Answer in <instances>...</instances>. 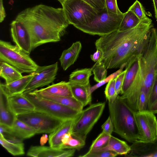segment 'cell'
<instances>
[{
  "label": "cell",
  "instance_id": "obj_1",
  "mask_svg": "<svg viewBox=\"0 0 157 157\" xmlns=\"http://www.w3.org/2000/svg\"><path fill=\"white\" fill-rule=\"evenodd\" d=\"M152 22L148 17L132 29L101 36L95 44L102 56L95 64L102 63L107 69L120 68L132 56L140 54L153 27Z\"/></svg>",
  "mask_w": 157,
  "mask_h": 157
},
{
  "label": "cell",
  "instance_id": "obj_2",
  "mask_svg": "<svg viewBox=\"0 0 157 157\" xmlns=\"http://www.w3.org/2000/svg\"><path fill=\"white\" fill-rule=\"evenodd\" d=\"M15 20L28 32L32 50L43 44L60 41L70 25L62 8L43 4L26 8L18 14Z\"/></svg>",
  "mask_w": 157,
  "mask_h": 157
},
{
  "label": "cell",
  "instance_id": "obj_3",
  "mask_svg": "<svg viewBox=\"0 0 157 157\" xmlns=\"http://www.w3.org/2000/svg\"><path fill=\"white\" fill-rule=\"evenodd\" d=\"M108 107L113 132L130 143L139 140L140 135L135 116L136 111L119 95L114 100L108 101Z\"/></svg>",
  "mask_w": 157,
  "mask_h": 157
},
{
  "label": "cell",
  "instance_id": "obj_4",
  "mask_svg": "<svg viewBox=\"0 0 157 157\" xmlns=\"http://www.w3.org/2000/svg\"><path fill=\"white\" fill-rule=\"evenodd\" d=\"M143 85L142 90L149 99L155 80L157 63V31L152 28L148 39L140 54Z\"/></svg>",
  "mask_w": 157,
  "mask_h": 157
},
{
  "label": "cell",
  "instance_id": "obj_5",
  "mask_svg": "<svg viewBox=\"0 0 157 157\" xmlns=\"http://www.w3.org/2000/svg\"><path fill=\"white\" fill-rule=\"evenodd\" d=\"M124 13H114L106 7L97 10L95 18L86 24L75 27L83 32L92 35L102 36L118 29Z\"/></svg>",
  "mask_w": 157,
  "mask_h": 157
},
{
  "label": "cell",
  "instance_id": "obj_6",
  "mask_svg": "<svg viewBox=\"0 0 157 157\" xmlns=\"http://www.w3.org/2000/svg\"><path fill=\"white\" fill-rule=\"evenodd\" d=\"M0 61L10 64L22 74L33 73L39 67L17 45L2 40L0 41Z\"/></svg>",
  "mask_w": 157,
  "mask_h": 157
},
{
  "label": "cell",
  "instance_id": "obj_7",
  "mask_svg": "<svg viewBox=\"0 0 157 157\" xmlns=\"http://www.w3.org/2000/svg\"><path fill=\"white\" fill-rule=\"evenodd\" d=\"M105 106V103L91 104L83 110L73 123L71 133L72 136L85 141L87 136L100 119Z\"/></svg>",
  "mask_w": 157,
  "mask_h": 157
},
{
  "label": "cell",
  "instance_id": "obj_8",
  "mask_svg": "<svg viewBox=\"0 0 157 157\" xmlns=\"http://www.w3.org/2000/svg\"><path fill=\"white\" fill-rule=\"evenodd\" d=\"M24 94L34 105L35 110L44 112L63 121L75 120L81 113L41 97L33 92Z\"/></svg>",
  "mask_w": 157,
  "mask_h": 157
},
{
  "label": "cell",
  "instance_id": "obj_9",
  "mask_svg": "<svg viewBox=\"0 0 157 157\" xmlns=\"http://www.w3.org/2000/svg\"><path fill=\"white\" fill-rule=\"evenodd\" d=\"M62 5L67 21L74 27L90 23L97 14V10L82 0H67Z\"/></svg>",
  "mask_w": 157,
  "mask_h": 157
},
{
  "label": "cell",
  "instance_id": "obj_10",
  "mask_svg": "<svg viewBox=\"0 0 157 157\" xmlns=\"http://www.w3.org/2000/svg\"><path fill=\"white\" fill-rule=\"evenodd\" d=\"M16 117L34 128L36 134L50 133L64 121L44 112L35 110Z\"/></svg>",
  "mask_w": 157,
  "mask_h": 157
},
{
  "label": "cell",
  "instance_id": "obj_11",
  "mask_svg": "<svg viewBox=\"0 0 157 157\" xmlns=\"http://www.w3.org/2000/svg\"><path fill=\"white\" fill-rule=\"evenodd\" d=\"M58 69L57 62L51 65L39 66L35 71L32 73V77L23 93L32 92L38 88L52 83L56 78Z\"/></svg>",
  "mask_w": 157,
  "mask_h": 157
},
{
  "label": "cell",
  "instance_id": "obj_12",
  "mask_svg": "<svg viewBox=\"0 0 157 157\" xmlns=\"http://www.w3.org/2000/svg\"><path fill=\"white\" fill-rule=\"evenodd\" d=\"M135 116L140 132L139 140L149 141L157 136V120L155 114L149 110L137 111Z\"/></svg>",
  "mask_w": 157,
  "mask_h": 157
},
{
  "label": "cell",
  "instance_id": "obj_13",
  "mask_svg": "<svg viewBox=\"0 0 157 157\" xmlns=\"http://www.w3.org/2000/svg\"><path fill=\"white\" fill-rule=\"evenodd\" d=\"M11 34L16 45L26 53L29 54L32 50L31 39L25 26L15 20L10 24Z\"/></svg>",
  "mask_w": 157,
  "mask_h": 157
},
{
  "label": "cell",
  "instance_id": "obj_14",
  "mask_svg": "<svg viewBox=\"0 0 157 157\" xmlns=\"http://www.w3.org/2000/svg\"><path fill=\"white\" fill-rule=\"evenodd\" d=\"M130 146V151L126 156L157 157V136L149 141L137 140Z\"/></svg>",
  "mask_w": 157,
  "mask_h": 157
},
{
  "label": "cell",
  "instance_id": "obj_15",
  "mask_svg": "<svg viewBox=\"0 0 157 157\" xmlns=\"http://www.w3.org/2000/svg\"><path fill=\"white\" fill-rule=\"evenodd\" d=\"M7 99L11 110L16 116L35 110L34 105L23 93L7 96Z\"/></svg>",
  "mask_w": 157,
  "mask_h": 157
},
{
  "label": "cell",
  "instance_id": "obj_16",
  "mask_svg": "<svg viewBox=\"0 0 157 157\" xmlns=\"http://www.w3.org/2000/svg\"><path fill=\"white\" fill-rule=\"evenodd\" d=\"M75 151V149L65 150L55 149L50 146H35L30 147L27 155L36 157H70L74 155Z\"/></svg>",
  "mask_w": 157,
  "mask_h": 157
},
{
  "label": "cell",
  "instance_id": "obj_17",
  "mask_svg": "<svg viewBox=\"0 0 157 157\" xmlns=\"http://www.w3.org/2000/svg\"><path fill=\"white\" fill-rule=\"evenodd\" d=\"M143 85L140 67L134 82L127 91L121 96L129 106L136 111H138V103Z\"/></svg>",
  "mask_w": 157,
  "mask_h": 157
},
{
  "label": "cell",
  "instance_id": "obj_18",
  "mask_svg": "<svg viewBox=\"0 0 157 157\" xmlns=\"http://www.w3.org/2000/svg\"><path fill=\"white\" fill-rule=\"evenodd\" d=\"M75 119L64 121L54 131L50 133L48 139L50 146L55 149H63V145L61 141L62 138L65 133L71 132Z\"/></svg>",
  "mask_w": 157,
  "mask_h": 157
},
{
  "label": "cell",
  "instance_id": "obj_19",
  "mask_svg": "<svg viewBox=\"0 0 157 157\" xmlns=\"http://www.w3.org/2000/svg\"><path fill=\"white\" fill-rule=\"evenodd\" d=\"M35 94L45 98L71 108L81 112L84 107L83 105L73 97H64L50 94L40 89L32 91Z\"/></svg>",
  "mask_w": 157,
  "mask_h": 157
},
{
  "label": "cell",
  "instance_id": "obj_20",
  "mask_svg": "<svg viewBox=\"0 0 157 157\" xmlns=\"http://www.w3.org/2000/svg\"><path fill=\"white\" fill-rule=\"evenodd\" d=\"M82 48L81 42L78 41L73 43L70 48L63 51L59 60L64 70H67L76 61Z\"/></svg>",
  "mask_w": 157,
  "mask_h": 157
},
{
  "label": "cell",
  "instance_id": "obj_21",
  "mask_svg": "<svg viewBox=\"0 0 157 157\" xmlns=\"http://www.w3.org/2000/svg\"><path fill=\"white\" fill-rule=\"evenodd\" d=\"M33 75L30 74L23 76L21 78L8 84H0V88L7 96L23 93L25 88L31 79Z\"/></svg>",
  "mask_w": 157,
  "mask_h": 157
},
{
  "label": "cell",
  "instance_id": "obj_22",
  "mask_svg": "<svg viewBox=\"0 0 157 157\" xmlns=\"http://www.w3.org/2000/svg\"><path fill=\"white\" fill-rule=\"evenodd\" d=\"M131 150L130 146L127 143L115 137L111 136L108 144L103 147L89 151L88 152L112 151L118 155H125L128 154Z\"/></svg>",
  "mask_w": 157,
  "mask_h": 157
},
{
  "label": "cell",
  "instance_id": "obj_23",
  "mask_svg": "<svg viewBox=\"0 0 157 157\" xmlns=\"http://www.w3.org/2000/svg\"><path fill=\"white\" fill-rule=\"evenodd\" d=\"M12 135L17 138L23 140L30 138L36 134V130L21 121L17 117L11 128Z\"/></svg>",
  "mask_w": 157,
  "mask_h": 157
},
{
  "label": "cell",
  "instance_id": "obj_24",
  "mask_svg": "<svg viewBox=\"0 0 157 157\" xmlns=\"http://www.w3.org/2000/svg\"><path fill=\"white\" fill-rule=\"evenodd\" d=\"M70 85L74 98L81 102L84 107L90 105L92 93L90 83L86 85L70 84Z\"/></svg>",
  "mask_w": 157,
  "mask_h": 157
},
{
  "label": "cell",
  "instance_id": "obj_25",
  "mask_svg": "<svg viewBox=\"0 0 157 157\" xmlns=\"http://www.w3.org/2000/svg\"><path fill=\"white\" fill-rule=\"evenodd\" d=\"M7 96L0 90V124L11 127L16 116L9 106Z\"/></svg>",
  "mask_w": 157,
  "mask_h": 157
},
{
  "label": "cell",
  "instance_id": "obj_26",
  "mask_svg": "<svg viewBox=\"0 0 157 157\" xmlns=\"http://www.w3.org/2000/svg\"><path fill=\"white\" fill-rule=\"evenodd\" d=\"M40 90L50 94L60 96L73 97L69 82L62 81Z\"/></svg>",
  "mask_w": 157,
  "mask_h": 157
},
{
  "label": "cell",
  "instance_id": "obj_27",
  "mask_svg": "<svg viewBox=\"0 0 157 157\" xmlns=\"http://www.w3.org/2000/svg\"><path fill=\"white\" fill-rule=\"evenodd\" d=\"M0 143L2 147L13 155H22L25 154L24 145L21 140L18 139H6L0 136Z\"/></svg>",
  "mask_w": 157,
  "mask_h": 157
},
{
  "label": "cell",
  "instance_id": "obj_28",
  "mask_svg": "<svg viewBox=\"0 0 157 157\" xmlns=\"http://www.w3.org/2000/svg\"><path fill=\"white\" fill-rule=\"evenodd\" d=\"M0 76L9 84L21 78L23 76L20 72L10 64L0 61Z\"/></svg>",
  "mask_w": 157,
  "mask_h": 157
},
{
  "label": "cell",
  "instance_id": "obj_29",
  "mask_svg": "<svg viewBox=\"0 0 157 157\" xmlns=\"http://www.w3.org/2000/svg\"><path fill=\"white\" fill-rule=\"evenodd\" d=\"M92 68L76 70L69 76L70 84L86 85L90 83V78L92 75Z\"/></svg>",
  "mask_w": 157,
  "mask_h": 157
},
{
  "label": "cell",
  "instance_id": "obj_30",
  "mask_svg": "<svg viewBox=\"0 0 157 157\" xmlns=\"http://www.w3.org/2000/svg\"><path fill=\"white\" fill-rule=\"evenodd\" d=\"M141 21L132 11L128 9L125 13L118 30L122 31L132 29L137 26Z\"/></svg>",
  "mask_w": 157,
  "mask_h": 157
},
{
  "label": "cell",
  "instance_id": "obj_31",
  "mask_svg": "<svg viewBox=\"0 0 157 157\" xmlns=\"http://www.w3.org/2000/svg\"><path fill=\"white\" fill-rule=\"evenodd\" d=\"M111 135L102 131L93 141L89 151L101 148L105 146L109 142Z\"/></svg>",
  "mask_w": 157,
  "mask_h": 157
},
{
  "label": "cell",
  "instance_id": "obj_32",
  "mask_svg": "<svg viewBox=\"0 0 157 157\" xmlns=\"http://www.w3.org/2000/svg\"><path fill=\"white\" fill-rule=\"evenodd\" d=\"M92 68L94 79L96 82H99L106 77L107 69L102 63L94 64Z\"/></svg>",
  "mask_w": 157,
  "mask_h": 157
},
{
  "label": "cell",
  "instance_id": "obj_33",
  "mask_svg": "<svg viewBox=\"0 0 157 157\" xmlns=\"http://www.w3.org/2000/svg\"><path fill=\"white\" fill-rule=\"evenodd\" d=\"M115 80V78L110 80L108 82L105 88V94L108 101L114 100L118 96L116 93Z\"/></svg>",
  "mask_w": 157,
  "mask_h": 157
},
{
  "label": "cell",
  "instance_id": "obj_34",
  "mask_svg": "<svg viewBox=\"0 0 157 157\" xmlns=\"http://www.w3.org/2000/svg\"><path fill=\"white\" fill-rule=\"evenodd\" d=\"M128 10L132 11L137 17L142 20L147 18L145 10L141 3L136 0Z\"/></svg>",
  "mask_w": 157,
  "mask_h": 157
},
{
  "label": "cell",
  "instance_id": "obj_35",
  "mask_svg": "<svg viewBox=\"0 0 157 157\" xmlns=\"http://www.w3.org/2000/svg\"><path fill=\"white\" fill-rule=\"evenodd\" d=\"M85 145V141L72 137L63 147V149H75L79 150Z\"/></svg>",
  "mask_w": 157,
  "mask_h": 157
},
{
  "label": "cell",
  "instance_id": "obj_36",
  "mask_svg": "<svg viewBox=\"0 0 157 157\" xmlns=\"http://www.w3.org/2000/svg\"><path fill=\"white\" fill-rule=\"evenodd\" d=\"M126 63L123 64L120 69L116 72L111 74L105 79L101 81L98 82L96 85L91 87L90 91L92 93L97 89L102 86L106 83L108 82L110 80L116 78L120 73H121L123 71L124 67H125Z\"/></svg>",
  "mask_w": 157,
  "mask_h": 157
},
{
  "label": "cell",
  "instance_id": "obj_37",
  "mask_svg": "<svg viewBox=\"0 0 157 157\" xmlns=\"http://www.w3.org/2000/svg\"><path fill=\"white\" fill-rule=\"evenodd\" d=\"M118 155L115 152L110 151L94 152H87L80 157H115Z\"/></svg>",
  "mask_w": 157,
  "mask_h": 157
},
{
  "label": "cell",
  "instance_id": "obj_38",
  "mask_svg": "<svg viewBox=\"0 0 157 157\" xmlns=\"http://www.w3.org/2000/svg\"><path fill=\"white\" fill-rule=\"evenodd\" d=\"M149 99L145 92L141 90L138 103V111L148 110Z\"/></svg>",
  "mask_w": 157,
  "mask_h": 157
},
{
  "label": "cell",
  "instance_id": "obj_39",
  "mask_svg": "<svg viewBox=\"0 0 157 157\" xmlns=\"http://www.w3.org/2000/svg\"><path fill=\"white\" fill-rule=\"evenodd\" d=\"M126 72L125 70L123 71L115 78V90L117 95L121 93Z\"/></svg>",
  "mask_w": 157,
  "mask_h": 157
},
{
  "label": "cell",
  "instance_id": "obj_40",
  "mask_svg": "<svg viewBox=\"0 0 157 157\" xmlns=\"http://www.w3.org/2000/svg\"><path fill=\"white\" fill-rule=\"evenodd\" d=\"M97 10L106 8L105 0H82Z\"/></svg>",
  "mask_w": 157,
  "mask_h": 157
},
{
  "label": "cell",
  "instance_id": "obj_41",
  "mask_svg": "<svg viewBox=\"0 0 157 157\" xmlns=\"http://www.w3.org/2000/svg\"><path fill=\"white\" fill-rule=\"evenodd\" d=\"M105 3L106 7L108 10L116 13H123L118 7L117 0H105Z\"/></svg>",
  "mask_w": 157,
  "mask_h": 157
},
{
  "label": "cell",
  "instance_id": "obj_42",
  "mask_svg": "<svg viewBox=\"0 0 157 157\" xmlns=\"http://www.w3.org/2000/svg\"><path fill=\"white\" fill-rule=\"evenodd\" d=\"M101 128L103 130L102 132L107 134L111 135L112 132H113V126L110 116L102 125Z\"/></svg>",
  "mask_w": 157,
  "mask_h": 157
},
{
  "label": "cell",
  "instance_id": "obj_43",
  "mask_svg": "<svg viewBox=\"0 0 157 157\" xmlns=\"http://www.w3.org/2000/svg\"><path fill=\"white\" fill-rule=\"evenodd\" d=\"M157 100V77H155L148 102V109Z\"/></svg>",
  "mask_w": 157,
  "mask_h": 157
},
{
  "label": "cell",
  "instance_id": "obj_44",
  "mask_svg": "<svg viewBox=\"0 0 157 157\" xmlns=\"http://www.w3.org/2000/svg\"><path fill=\"white\" fill-rule=\"evenodd\" d=\"M102 56V53L101 51L97 49V51L93 54L91 55L90 58L93 61L96 62L98 61Z\"/></svg>",
  "mask_w": 157,
  "mask_h": 157
},
{
  "label": "cell",
  "instance_id": "obj_45",
  "mask_svg": "<svg viewBox=\"0 0 157 157\" xmlns=\"http://www.w3.org/2000/svg\"><path fill=\"white\" fill-rule=\"evenodd\" d=\"M6 16V13L3 6V0H0V22H2Z\"/></svg>",
  "mask_w": 157,
  "mask_h": 157
},
{
  "label": "cell",
  "instance_id": "obj_46",
  "mask_svg": "<svg viewBox=\"0 0 157 157\" xmlns=\"http://www.w3.org/2000/svg\"><path fill=\"white\" fill-rule=\"evenodd\" d=\"M72 137V135L70 132L65 133L61 139V141L63 145V146L67 144L70 139Z\"/></svg>",
  "mask_w": 157,
  "mask_h": 157
},
{
  "label": "cell",
  "instance_id": "obj_47",
  "mask_svg": "<svg viewBox=\"0 0 157 157\" xmlns=\"http://www.w3.org/2000/svg\"><path fill=\"white\" fill-rule=\"evenodd\" d=\"M149 110L154 114H157V100L149 108Z\"/></svg>",
  "mask_w": 157,
  "mask_h": 157
},
{
  "label": "cell",
  "instance_id": "obj_48",
  "mask_svg": "<svg viewBox=\"0 0 157 157\" xmlns=\"http://www.w3.org/2000/svg\"><path fill=\"white\" fill-rule=\"evenodd\" d=\"M49 139L48 135L46 134L43 135L40 139V143L41 145L43 146Z\"/></svg>",
  "mask_w": 157,
  "mask_h": 157
},
{
  "label": "cell",
  "instance_id": "obj_49",
  "mask_svg": "<svg viewBox=\"0 0 157 157\" xmlns=\"http://www.w3.org/2000/svg\"><path fill=\"white\" fill-rule=\"evenodd\" d=\"M154 8L155 17L157 21V0H152Z\"/></svg>",
  "mask_w": 157,
  "mask_h": 157
},
{
  "label": "cell",
  "instance_id": "obj_50",
  "mask_svg": "<svg viewBox=\"0 0 157 157\" xmlns=\"http://www.w3.org/2000/svg\"><path fill=\"white\" fill-rule=\"evenodd\" d=\"M155 77H157V63H156V67H155Z\"/></svg>",
  "mask_w": 157,
  "mask_h": 157
},
{
  "label": "cell",
  "instance_id": "obj_51",
  "mask_svg": "<svg viewBox=\"0 0 157 157\" xmlns=\"http://www.w3.org/2000/svg\"><path fill=\"white\" fill-rule=\"evenodd\" d=\"M58 0L62 4L66 1L67 0Z\"/></svg>",
  "mask_w": 157,
  "mask_h": 157
}]
</instances>
